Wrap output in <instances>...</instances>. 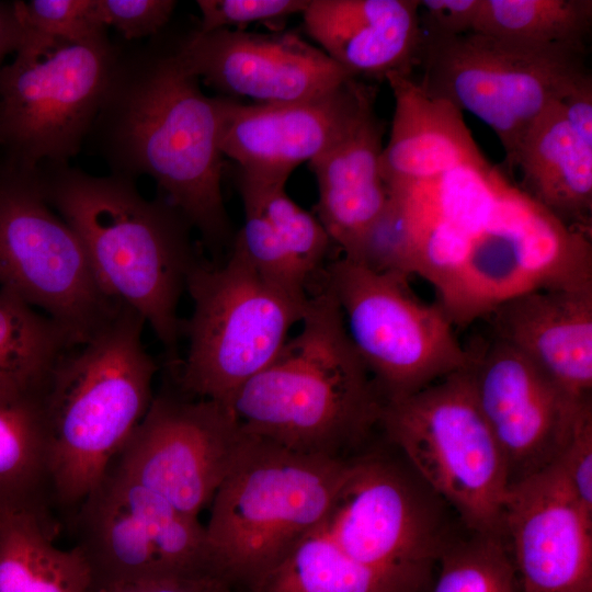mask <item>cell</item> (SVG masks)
<instances>
[{
	"mask_svg": "<svg viewBox=\"0 0 592 592\" xmlns=\"http://www.w3.org/2000/svg\"><path fill=\"white\" fill-rule=\"evenodd\" d=\"M403 266L433 285L455 328L465 327L528 291L591 285V236L559 221L498 167L463 169L408 209Z\"/></svg>",
	"mask_w": 592,
	"mask_h": 592,
	"instance_id": "obj_1",
	"label": "cell"
},
{
	"mask_svg": "<svg viewBox=\"0 0 592 592\" xmlns=\"http://www.w3.org/2000/svg\"><path fill=\"white\" fill-rule=\"evenodd\" d=\"M167 29V27H166ZM166 29L144 44L116 41V55L86 144L110 174L152 178L214 253L235 234L224 203V155L216 96L200 79Z\"/></svg>",
	"mask_w": 592,
	"mask_h": 592,
	"instance_id": "obj_2",
	"label": "cell"
},
{
	"mask_svg": "<svg viewBox=\"0 0 592 592\" xmlns=\"http://www.w3.org/2000/svg\"><path fill=\"white\" fill-rule=\"evenodd\" d=\"M46 201L80 239L103 291L136 311L172 354L178 315L200 255L186 218L164 197L141 195L136 181L92 175L70 163L42 162Z\"/></svg>",
	"mask_w": 592,
	"mask_h": 592,
	"instance_id": "obj_3",
	"label": "cell"
},
{
	"mask_svg": "<svg viewBox=\"0 0 592 592\" xmlns=\"http://www.w3.org/2000/svg\"><path fill=\"white\" fill-rule=\"evenodd\" d=\"M226 406L249 435L300 454L349 459L379 426L385 402L337 300L320 285L298 333Z\"/></svg>",
	"mask_w": 592,
	"mask_h": 592,
	"instance_id": "obj_4",
	"label": "cell"
},
{
	"mask_svg": "<svg viewBox=\"0 0 592 592\" xmlns=\"http://www.w3.org/2000/svg\"><path fill=\"white\" fill-rule=\"evenodd\" d=\"M144 319L121 305L88 341L49 369L45 419L54 503L76 509L105 475L148 411L157 364L143 343Z\"/></svg>",
	"mask_w": 592,
	"mask_h": 592,
	"instance_id": "obj_5",
	"label": "cell"
},
{
	"mask_svg": "<svg viewBox=\"0 0 592 592\" xmlns=\"http://www.w3.org/2000/svg\"><path fill=\"white\" fill-rule=\"evenodd\" d=\"M349 459L300 454L250 435L210 502L205 531L216 573L247 591L280 563L328 516Z\"/></svg>",
	"mask_w": 592,
	"mask_h": 592,
	"instance_id": "obj_6",
	"label": "cell"
},
{
	"mask_svg": "<svg viewBox=\"0 0 592 592\" xmlns=\"http://www.w3.org/2000/svg\"><path fill=\"white\" fill-rule=\"evenodd\" d=\"M186 292L193 311L183 321L180 390L224 405L274 360L310 298L266 280L234 246L221 264L200 259Z\"/></svg>",
	"mask_w": 592,
	"mask_h": 592,
	"instance_id": "obj_7",
	"label": "cell"
},
{
	"mask_svg": "<svg viewBox=\"0 0 592 592\" xmlns=\"http://www.w3.org/2000/svg\"><path fill=\"white\" fill-rule=\"evenodd\" d=\"M379 428L469 532L504 537L510 493L506 467L466 366L407 398L385 403Z\"/></svg>",
	"mask_w": 592,
	"mask_h": 592,
	"instance_id": "obj_8",
	"label": "cell"
},
{
	"mask_svg": "<svg viewBox=\"0 0 592 592\" xmlns=\"http://www.w3.org/2000/svg\"><path fill=\"white\" fill-rule=\"evenodd\" d=\"M588 58L589 47L469 32L423 39L417 81L429 94L485 122L503 147L504 171L513 175L519 145L532 123L592 77Z\"/></svg>",
	"mask_w": 592,
	"mask_h": 592,
	"instance_id": "obj_9",
	"label": "cell"
},
{
	"mask_svg": "<svg viewBox=\"0 0 592 592\" xmlns=\"http://www.w3.org/2000/svg\"><path fill=\"white\" fill-rule=\"evenodd\" d=\"M0 288L52 319L71 346L95 335L121 307L101 287L76 232L46 201L37 167L1 156Z\"/></svg>",
	"mask_w": 592,
	"mask_h": 592,
	"instance_id": "obj_10",
	"label": "cell"
},
{
	"mask_svg": "<svg viewBox=\"0 0 592 592\" xmlns=\"http://www.w3.org/2000/svg\"><path fill=\"white\" fill-rule=\"evenodd\" d=\"M384 402L407 398L464 368L468 352L439 304L418 298L399 274L343 257L320 277Z\"/></svg>",
	"mask_w": 592,
	"mask_h": 592,
	"instance_id": "obj_11",
	"label": "cell"
},
{
	"mask_svg": "<svg viewBox=\"0 0 592 592\" xmlns=\"http://www.w3.org/2000/svg\"><path fill=\"white\" fill-rule=\"evenodd\" d=\"M116 41L71 43L25 32L0 71V156L20 166L69 163L86 143Z\"/></svg>",
	"mask_w": 592,
	"mask_h": 592,
	"instance_id": "obj_12",
	"label": "cell"
},
{
	"mask_svg": "<svg viewBox=\"0 0 592 592\" xmlns=\"http://www.w3.org/2000/svg\"><path fill=\"white\" fill-rule=\"evenodd\" d=\"M405 463L383 449L351 457L320 526L355 561L430 588L452 537L443 517L444 502Z\"/></svg>",
	"mask_w": 592,
	"mask_h": 592,
	"instance_id": "obj_13",
	"label": "cell"
},
{
	"mask_svg": "<svg viewBox=\"0 0 592 592\" xmlns=\"http://www.w3.org/2000/svg\"><path fill=\"white\" fill-rule=\"evenodd\" d=\"M76 516V547L94 591L160 578L217 574L198 517L179 511L113 464Z\"/></svg>",
	"mask_w": 592,
	"mask_h": 592,
	"instance_id": "obj_14",
	"label": "cell"
},
{
	"mask_svg": "<svg viewBox=\"0 0 592 592\" xmlns=\"http://www.w3.org/2000/svg\"><path fill=\"white\" fill-rule=\"evenodd\" d=\"M249 439L226 405L161 392L112 464L179 511L198 517Z\"/></svg>",
	"mask_w": 592,
	"mask_h": 592,
	"instance_id": "obj_15",
	"label": "cell"
},
{
	"mask_svg": "<svg viewBox=\"0 0 592 592\" xmlns=\"http://www.w3.org/2000/svg\"><path fill=\"white\" fill-rule=\"evenodd\" d=\"M467 352L476 401L502 453L511 488L558 459L592 401L572 398L492 335Z\"/></svg>",
	"mask_w": 592,
	"mask_h": 592,
	"instance_id": "obj_16",
	"label": "cell"
},
{
	"mask_svg": "<svg viewBox=\"0 0 592 592\" xmlns=\"http://www.w3.org/2000/svg\"><path fill=\"white\" fill-rule=\"evenodd\" d=\"M189 69L221 96H247L254 104H286L325 95L353 77L297 33L241 30L178 36Z\"/></svg>",
	"mask_w": 592,
	"mask_h": 592,
	"instance_id": "obj_17",
	"label": "cell"
},
{
	"mask_svg": "<svg viewBox=\"0 0 592 592\" xmlns=\"http://www.w3.org/2000/svg\"><path fill=\"white\" fill-rule=\"evenodd\" d=\"M374 95L377 88L356 78L319 98L286 104H243L218 95L220 150L240 174L287 182L296 167L325 152Z\"/></svg>",
	"mask_w": 592,
	"mask_h": 592,
	"instance_id": "obj_18",
	"label": "cell"
},
{
	"mask_svg": "<svg viewBox=\"0 0 592 592\" xmlns=\"http://www.w3.org/2000/svg\"><path fill=\"white\" fill-rule=\"evenodd\" d=\"M503 534L520 592H592V515L555 464L510 488Z\"/></svg>",
	"mask_w": 592,
	"mask_h": 592,
	"instance_id": "obj_19",
	"label": "cell"
},
{
	"mask_svg": "<svg viewBox=\"0 0 592 592\" xmlns=\"http://www.w3.org/2000/svg\"><path fill=\"white\" fill-rule=\"evenodd\" d=\"M376 95L342 135L309 162L318 184L317 218L348 260L364 263L389 207L380 173L385 122Z\"/></svg>",
	"mask_w": 592,
	"mask_h": 592,
	"instance_id": "obj_20",
	"label": "cell"
},
{
	"mask_svg": "<svg viewBox=\"0 0 592 592\" xmlns=\"http://www.w3.org/2000/svg\"><path fill=\"white\" fill-rule=\"evenodd\" d=\"M506 343L568 395L592 401V285L511 297L486 318Z\"/></svg>",
	"mask_w": 592,
	"mask_h": 592,
	"instance_id": "obj_21",
	"label": "cell"
},
{
	"mask_svg": "<svg viewBox=\"0 0 592 592\" xmlns=\"http://www.w3.org/2000/svg\"><path fill=\"white\" fill-rule=\"evenodd\" d=\"M301 14L306 33L353 78L386 81L420 65L419 0H309Z\"/></svg>",
	"mask_w": 592,
	"mask_h": 592,
	"instance_id": "obj_22",
	"label": "cell"
},
{
	"mask_svg": "<svg viewBox=\"0 0 592 592\" xmlns=\"http://www.w3.org/2000/svg\"><path fill=\"white\" fill-rule=\"evenodd\" d=\"M395 99L389 140L380 157L388 191L409 187L460 168L490 163L479 150L463 112L429 94L412 76L386 78Z\"/></svg>",
	"mask_w": 592,
	"mask_h": 592,
	"instance_id": "obj_23",
	"label": "cell"
},
{
	"mask_svg": "<svg viewBox=\"0 0 592 592\" xmlns=\"http://www.w3.org/2000/svg\"><path fill=\"white\" fill-rule=\"evenodd\" d=\"M517 186L566 226L592 232V135L574 128L561 101L551 103L523 136L513 163Z\"/></svg>",
	"mask_w": 592,
	"mask_h": 592,
	"instance_id": "obj_24",
	"label": "cell"
},
{
	"mask_svg": "<svg viewBox=\"0 0 592 592\" xmlns=\"http://www.w3.org/2000/svg\"><path fill=\"white\" fill-rule=\"evenodd\" d=\"M48 373L0 375V515L29 513L54 523L44 406Z\"/></svg>",
	"mask_w": 592,
	"mask_h": 592,
	"instance_id": "obj_25",
	"label": "cell"
},
{
	"mask_svg": "<svg viewBox=\"0 0 592 592\" xmlns=\"http://www.w3.org/2000/svg\"><path fill=\"white\" fill-rule=\"evenodd\" d=\"M55 534L37 515H0V592H94L79 549L57 547Z\"/></svg>",
	"mask_w": 592,
	"mask_h": 592,
	"instance_id": "obj_26",
	"label": "cell"
},
{
	"mask_svg": "<svg viewBox=\"0 0 592 592\" xmlns=\"http://www.w3.org/2000/svg\"><path fill=\"white\" fill-rule=\"evenodd\" d=\"M349 557L319 526L246 592H429Z\"/></svg>",
	"mask_w": 592,
	"mask_h": 592,
	"instance_id": "obj_27",
	"label": "cell"
},
{
	"mask_svg": "<svg viewBox=\"0 0 592 592\" xmlns=\"http://www.w3.org/2000/svg\"><path fill=\"white\" fill-rule=\"evenodd\" d=\"M473 32L535 45L589 47L591 0H480Z\"/></svg>",
	"mask_w": 592,
	"mask_h": 592,
	"instance_id": "obj_28",
	"label": "cell"
},
{
	"mask_svg": "<svg viewBox=\"0 0 592 592\" xmlns=\"http://www.w3.org/2000/svg\"><path fill=\"white\" fill-rule=\"evenodd\" d=\"M285 185L286 181L237 174L239 193L258 202L283 250L311 293L333 244L317 216L296 204L287 195Z\"/></svg>",
	"mask_w": 592,
	"mask_h": 592,
	"instance_id": "obj_29",
	"label": "cell"
},
{
	"mask_svg": "<svg viewBox=\"0 0 592 592\" xmlns=\"http://www.w3.org/2000/svg\"><path fill=\"white\" fill-rule=\"evenodd\" d=\"M429 592H520L503 536L471 533L451 538L435 568Z\"/></svg>",
	"mask_w": 592,
	"mask_h": 592,
	"instance_id": "obj_30",
	"label": "cell"
},
{
	"mask_svg": "<svg viewBox=\"0 0 592 592\" xmlns=\"http://www.w3.org/2000/svg\"><path fill=\"white\" fill-rule=\"evenodd\" d=\"M70 346L52 319L0 288V375L45 373Z\"/></svg>",
	"mask_w": 592,
	"mask_h": 592,
	"instance_id": "obj_31",
	"label": "cell"
},
{
	"mask_svg": "<svg viewBox=\"0 0 592 592\" xmlns=\"http://www.w3.org/2000/svg\"><path fill=\"white\" fill-rule=\"evenodd\" d=\"M26 33L71 43L110 38L98 0H15Z\"/></svg>",
	"mask_w": 592,
	"mask_h": 592,
	"instance_id": "obj_32",
	"label": "cell"
},
{
	"mask_svg": "<svg viewBox=\"0 0 592 592\" xmlns=\"http://www.w3.org/2000/svg\"><path fill=\"white\" fill-rule=\"evenodd\" d=\"M309 0H197V30L210 32L257 22L281 20L303 13Z\"/></svg>",
	"mask_w": 592,
	"mask_h": 592,
	"instance_id": "obj_33",
	"label": "cell"
},
{
	"mask_svg": "<svg viewBox=\"0 0 592 592\" xmlns=\"http://www.w3.org/2000/svg\"><path fill=\"white\" fill-rule=\"evenodd\" d=\"M177 4L174 0H98L103 23L126 42L158 35L170 23Z\"/></svg>",
	"mask_w": 592,
	"mask_h": 592,
	"instance_id": "obj_34",
	"label": "cell"
},
{
	"mask_svg": "<svg viewBox=\"0 0 592 592\" xmlns=\"http://www.w3.org/2000/svg\"><path fill=\"white\" fill-rule=\"evenodd\" d=\"M554 464L577 502L592 515V409L580 418Z\"/></svg>",
	"mask_w": 592,
	"mask_h": 592,
	"instance_id": "obj_35",
	"label": "cell"
},
{
	"mask_svg": "<svg viewBox=\"0 0 592 592\" xmlns=\"http://www.w3.org/2000/svg\"><path fill=\"white\" fill-rule=\"evenodd\" d=\"M480 0H419L423 39H440L473 32Z\"/></svg>",
	"mask_w": 592,
	"mask_h": 592,
	"instance_id": "obj_36",
	"label": "cell"
},
{
	"mask_svg": "<svg viewBox=\"0 0 592 592\" xmlns=\"http://www.w3.org/2000/svg\"><path fill=\"white\" fill-rule=\"evenodd\" d=\"M94 592H240L239 588L217 574L169 577L112 585Z\"/></svg>",
	"mask_w": 592,
	"mask_h": 592,
	"instance_id": "obj_37",
	"label": "cell"
},
{
	"mask_svg": "<svg viewBox=\"0 0 592 592\" xmlns=\"http://www.w3.org/2000/svg\"><path fill=\"white\" fill-rule=\"evenodd\" d=\"M25 38V30L14 1L0 2V71L9 54H16Z\"/></svg>",
	"mask_w": 592,
	"mask_h": 592,
	"instance_id": "obj_38",
	"label": "cell"
}]
</instances>
